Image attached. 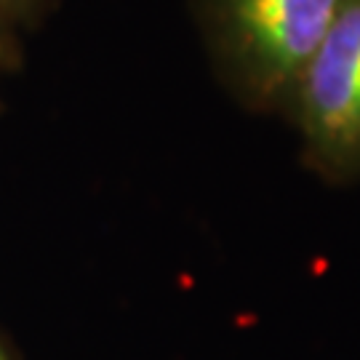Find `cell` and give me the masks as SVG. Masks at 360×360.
Returning a JSON list of instances; mask_svg holds the SVG:
<instances>
[{"label": "cell", "mask_w": 360, "mask_h": 360, "mask_svg": "<svg viewBox=\"0 0 360 360\" xmlns=\"http://www.w3.org/2000/svg\"><path fill=\"white\" fill-rule=\"evenodd\" d=\"M0 360H13V355L6 347H3V345H0Z\"/></svg>", "instance_id": "cell-5"}, {"label": "cell", "mask_w": 360, "mask_h": 360, "mask_svg": "<svg viewBox=\"0 0 360 360\" xmlns=\"http://www.w3.org/2000/svg\"><path fill=\"white\" fill-rule=\"evenodd\" d=\"M51 6V0H0V19L32 22Z\"/></svg>", "instance_id": "cell-3"}, {"label": "cell", "mask_w": 360, "mask_h": 360, "mask_svg": "<svg viewBox=\"0 0 360 360\" xmlns=\"http://www.w3.org/2000/svg\"><path fill=\"white\" fill-rule=\"evenodd\" d=\"M211 70L251 115L285 117L296 80L347 0H187Z\"/></svg>", "instance_id": "cell-1"}, {"label": "cell", "mask_w": 360, "mask_h": 360, "mask_svg": "<svg viewBox=\"0 0 360 360\" xmlns=\"http://www.w3.org/2000/svg\"><path fill=\"white\" fill-rule=\"evenodd\" d=\"M285 120L299 160L328 187L360 181V0H347L296 80Z\"/></svg>", "instance_id": "cell-2"}, {"label": "cell", "mask_w": 360, "mask_h": 360, "mask_svg": "<svg viewBox=\"0 0 360 360\" xmlns=\"http://www.w3.org/2000/svg\"><path fill=\"white\" fill-rule=\"evenodd\" d=\"M11 62H13V43L0 30V65H11Z\"/></svg>", "instance_id": "cell-4"}]
</instances>
